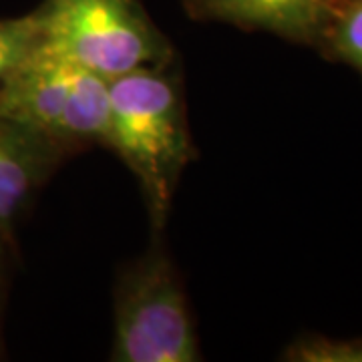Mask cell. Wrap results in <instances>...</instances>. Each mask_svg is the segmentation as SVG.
I'll return each mask as SVG.
<instances>
[{"label":"cell","mask_w":362,"mask_h":362,"mask_svg":"<svg viewBox=\"0 0 362 362\" xmlns=\"http://www.w3.org/2000/svg\"><path fill=\"white\" fill-rule=\"evenodd\" d=\"M107 147L139 180L151 223L161 230L181 173L195 157L173 61L109 81Z\"/></svg>","instance_id":"1"},{"label":"cell","mask_w":362,"mask_h":362,"mask_svg":"<svg viewBox=\"0 0 362 362\" xmlns=\"http://www.w3.org/2000/svg\"><path fill=\"white\" fill-rule=\"evenodd\" d=\"M35 13L42 49L107 81L173 61L139 0H45Z\"/></svg>","instance_id":"2"},{"label":"cell","mask_w":362,"mask_h":362,"mask_svg":"<svg viewBox=\"0 0 362 362\" xmlns=\"http://www.w3.org/2000/svg\"><path fill=\"white\" fill-rule=\"evenodd\" d=\"M0 113L69 151L109 145V81L37 47L0 85Z\"/></svg>","instance_id":"3"},{"label":"cell","mask_w":362,"mask_h":362,"mask_svg":"<svg viewBox=\"0 0 362 362\" xmlns=\"http://www.w3.org/2000/svg\"><path fill=\"white\" fill-rule=\"evenodd\" d=\"M202 358L194 316L165 250L151 247L119 276L111 361L195 362Z\"/></svg>","instance_id":"4"},{"label":"cell","mask_w":362,"mask_h":362,"mask_svg":"<svg viewBox=\"0 0 362 362\" xmlns=\"http://www.w3.org/2000/svg\"><path fill=\"white\" fill-rule=\"evenodd\" d=\"M69 153L61 143L0 113V242L13 246L21 216Z\"/></svg>","instance_id":"5"},{"label":"cell","mask_w":362,"mask_h":362,"mask_svg":"<svg viewBox=\"0 0 362 362\" xmlns=\"http://www.w3.org/2000/svg\"><path fill=\"white\" fill-rule=\"evenodd\" d=\"M195 18H209L247 30L320 49L342 0H183Z\"/></svg>","instance_id":"6"},{"label":"cell","mask_w":362,"mask_h":362,"mask_svg":"<svg viewBox=\"0 0 362 362\" xmlns=\"http://www.w3.org/2000/svg\"><path fill=\"white\" fill-rule=\"evenodd\" d=\"M320 51L362 75V0H342L320 42Z\"/></svg>","instance_id":"7"},{"label":"cell","mask_w":362,"mask_h":362,"mask_svg":"<svg viewBox=\"0 0 362 362\" xmlns=\"http://www.w3.org/2000/svg\"><path fill=\"white\" fill-rule=\"evenodd\" d=\"M40 45L37 13L0 21V85L13 75Z\"/></svg>","instance_id":"8"},{"label":"cell","mask_w":362,"mask_h":362,"mask_svg":"<svg viewBox=\"0 0 362 362\" xmlns=\"http://www.w3.org/2000/svg\"><path fill=\"white\" fill-rule=\"evenodd\" d=\"M290 362H362V338L302 337L282 354Z\"/></svg>","instance_id":"9"},{"label":"cell","mask_w":362,"mask_h":362,"mask_svg":"<svg viewBox=\"0 0 362 362\" xmlns=\"http://www.w3.org/2000/svg\"><path fill=\"white\" fill-rule=\"evenodd\" d=\"M8 244L0 242V356H2V312H4V298H6V259L11 252Z\"/></svg>","instance_id":"10"}]
</instances>
